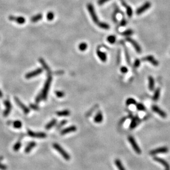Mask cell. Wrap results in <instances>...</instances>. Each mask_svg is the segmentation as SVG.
Instances as JSON below:
<instances>
[{"mask_svg":"<svg viewBox=\"0 0 170 170\" xmlns=\"http://www.w3.org/2000/svg\"><path fill=\"white\" fill-rule=\"evenodd\" d=\"M52 77L51 74H48L47 77L46 79V80L45 81L44 88L42 90V92L41 93V96H42V99L43 100H46L47 98V95L48 91H49L51 83L52 82Z\"/></svg>","mask_w":170,"mask_h":170,"instance_id":"obj_1","label":"cell"},{"mask_svg":"<svg viewBox=\"0 0 170 170\" xmlns=\"http://www.w3.org/2000/svg\"><path fill=\"white\" fill-rule=\"evenodd\" d=\"M53 147L55 150H56L66 160H69L71 159V156L69 155L60 146V145L57 143H54L53 144Z\"/></svg>","mask_w":170,"mask_h":170,"instance_id":"obj_2","label":"cell"},{"mask_svg":"<svg viewBox=\"0 0 170 170\" xmlns=\"http://www.w3.org/2000/svg\"><path fill=\"white\" fill-rule=\"evenodd\" d=\"M87 8L88 11H89V13L90 15L91 18H92L93 22L95 23L98 24L99 22V20L98 16H97L95 11L94 10L93 5L91 4H88L87 5Z\"/></svg>","mask_w":170,"mask_h":170,"instance_id":"obj_3","label":"cell"},{"mask_svg":"<svg viewBox=\"0 0 170 170\" xmlns=\"http://www.w3.org/2000/svg\"><path fill=\"white\" fill-rule=\"evenodd\" d=\"M128 139L129 142L130 143V145H132L133 149H134V150L138 154H140L141 153V149H140V148H139V147L138 146V144L136 143L135 139L132 136H129L128 138Z\"/></svg>","mask_w":170,"mask_h":170,"instance_id":"obj_4","label":"cell"},{"mask_svg":"<svg viewBox=\"0 0 170 170\" xmlns=\"http://www.w3.org/2000/svg\"><path fill=\"white\" fill-rule=\"evenodd\" d=\"M151 4L150 2H146L140 7H139L136 11V14L137 15H140L143 14L151 7Z\"/></svg>","mask_w":170,"mask_h":170,"instance_id":"obj_5","label":"cell"},{"mask_svg":"<svg viewBox=\"0 0 170 170\" xmlns=\"http://www.w3.org/2000/svg\"><path fill=\"white\" fill-rule=\"evenodd\" d=\"M168 151L169 149L167 147H162L151 150L150 152V154L151 155H157L159 154H165L168 153Z\"/></svg>","mask_w":170,"mask_h":170,"instance_id":"obj_6","label":"cell"},{"mask_svg":"<svg viewBox=\"0 0 170 170\" xmlns=\"http://www.w3.org/2000/svg\"><path fill=\"white\" fill-rule=\"evenodd\" d=\"M28 135L33 138H45L47 136L46 133L44 132H34L30 130H28Z\"/></svg>","mask_w":170,"mask_h":170,"instance_id":"obj_7","label":"cell"},{"mask_svg":"<svg viewBox=\"0 0 170 170\" xmlns=\"http://www.w3.org/2000/svg\"><path fill=\"white\" fill-rule=\"evenodd\" d=\"M42 72H43V69H42V68H37L36 69H35V71H33L28 73L25 75V78L26 79H29L37 76V75H40Z\"/></svg>","mask_w":170,"mask_h":170,"instance_id":"obj_8","label":"cell"},{"mask_svg":"<svg viewBox=\"0 0 170 170\" xmlns=\"http://www.w3.org/2000/svg\"><path fill=\"white\" fill-rule=\"evenodd\" d=\"M126 40L127 41H128L130 44H131L132 45V46H133V47L134 48V49L136 50L137 53H140L141 52V48L140 46V45L137 43V42H136V41L133 40V39L130 38H127Z\"/></svg>","mask_w":170,"mask_h":170,"instance_id":"obj_9","label":"cell"},{"mask_svg":"<svg viewBox=\"0 0 170 170\" xmlns=\"http://www.w3.org/2000/svg\"><path fill=\"white\" fill-rule=\"evenodd\" d=\"M142 61H147L150 62L151 64H152L154 66H159V62L154 58V57L153 56H147L145 57H143L141 59Z\"/></svg>","mask_w":170,"mask_h":170,"instance_id":"obj_10","label":"cell"},{"mask_svg":"<svg viewBox=\"0 0 170 170\" xmlns=\"http://www.w3.org/2000/svg\"><path fill=\"white\" fill-rule=\"evenodd\" d=\"M14 100H15V101H16V102L17 103V104L19 106V107H20L21 109L23 110V111L24 112V114H28L29 113V112H30L29 108L28 107H26V106L24 105L23 102H21V101L19 99H18V98H16V97H15Z\"/></svg>","mask_w":170,"mask_h":170,"instance_id":"obj_11","label":"cell"},{"mask_svg":"<svg viewBox=\"0 0 170 170\" xmlns=\"http://www.w3.org/2000/svg\"><path fill=\"white\" fill-rule=\"evenodd\" d=\"M4 104H5V105L6 109L4 112L3 115H4V117H7L10 114V112H11V109H12V105H11L10 101H9V100H7V99L5 100Z\"/></svg>","mask_w":170,"mask_h":170,"instance_id":"obj_12","label":"cell"},{"mask_svg":"<svg viewBox=\"0 0 170 170\" xmlns=\"http://www.w3.org/2000/svg\"><path fill=\"white\" fill-rule=\"evenodd\" d=\"M151 108H152L153 111H154L157 114H158L160 116H161L163 118H165L167 117V114H166V112H165L163 110H162L161 109L159 108L157 106L153 105Z\"/></svg>","mask_w":170,"mask_h":170,"instance_id":"obj_13","label":"cell"},{"mask_svg":"<svg viewBox=\"0 0 170 170\" xmlns=\"http://www.w3.org/2000/svg\"><path fill=\"white\" fill-rule=\"evenodd\" d=\"M8 19L11 21H14L19 24H23L25 22V19L23 17H15L13 16H10Z\"/></svg>","mask_w":170,"mask_h":170,"instance_id":"obj_14","label":"cell"},{"mask_svg":"<svg viewBox=\"0 0 170 170\" xmlns=\"http://www.w3.org/2000/svg\"><path fill=\"white\" fill-rule=\"evenodd\" d=\"M121 4L124 6V7L126 9V13L127 16L129 18H131L133 16V10L131 7H130L129 6L127 5L126 2L124 1V0H121Z\"/></svg>","mask_w":170,"mask_h":170,"instance_id":"obj_15","label":"cell"},{"mask_svg":"<svg viewBox=\"0 0 170 170\" xmlns=\"http://www.w3.org/2000/svg\"><path fill=\"white\" fill-rule=\"evenodd\" d=\"M77 130V127L75 126H71L70 127H68L67 128H66L64 129H63L61 132V135H65L66 134H68L69 133L74 132Z\"/></svg>","mask_w":170,"mask_h":170,"instance_id":"obj_16","label":"cell"},{"mask_svg":"<svg viewBox=\"0 0 170 170\" xmlns=\"http://www.w3.org/2000/svg\"><path fill=\"white\" fill-rule=\"evenodd\" d=\"M96 53L100 60L103 62H106L107 61V55L105 52H102L99 48H98L96 50Z\"/></svg>","mask_w":170,"mask_h":170,"instance_id":"obj_17","label":"cell"},{"mask_svg":"<svg viewBox=\"0 0 170 170\" xmlns=\"http://www.w3.org/2000/svg\"><path fill=\"white\" fill-rule=\"evenodd\" d=\"M154 160L155 161H156V162L160 163V164L162 165L163 166L165 167L166 169H169L170 168V166L168 164V163L165 161V160H163L161 158H160V157H154Z\"/></svg>","mask_w":170,"mask_h":170,"instance_id":"obj_18","label":"cell"},{"mask_svg":"<svg viewBox=\"0 0 170 170\" xmlns=\"http://www.w3.org/2000/svg\"><path fill=\"white\" fill-rule=\"evenodd\" d=\"M39 62H40V63L41 64L42 67H43V68L45 69V70L47 72V74H52V71H51L50 67L46 64V63L45 62L44 60L43 59H41L40 58V59H39Z\"/></svg>","mask_w":170,"mask_h":170,"instance_id":"obj_19","label":"cell"},{"mask_svg":"<svg viewBox=\"0 0 170 170\" xmlns=\"http://www.w3.org/2000/svg\"><path fill=\"white\" fill-rule=\"evenodd\" d=\"M94 122L96 123H100L102 122L103 121V115L101 111L98 112L95 115V117L94 118Z\"/></svg>","mask_w":170,"mask_h":170,"instance_id":"obj_20","label":"cell"},{"mask_svg":"<svg viewBox=\"0 0 170 170\" xmlns=\"http://www.w3.org/2000/svg\"><path fill=\"white\" fill-rule=\"evenodd\" d=\"M36 143L35 141H32L29 143L27 145V146L25 147V149H24V151L26 153H29L30 151H31L32 149L36 147Z\"/></svg>","mask_w":170,"mask_h":170,"instance_id":"obj_21","label":"cell"},{"mask_svg":"<svg viewBox=\"0 0 170 170\" xmlns=\"http://www.w3.org/2000/svg\"><path fill=\"white\" fill-rule=\"evenodd\" d=\"M149 80V89L150 91H153L155 88V80L153 77L149 76L148 78Z\"/></svg>","mask_w":170,"mask_h":170,"instance_id":"obj_22","label":"cell"},{"mask_svg":"<svg viewBox=\"0 0 170 170\" xmlns=\"http://www.w3.org/2000/svg\"><path fill=\"white\" fill-rule=\"evenodd\" d=\"M57 121L56 119L52 120L49 123L46 124V126H45V129L48 130L52 128L53 126H55V124L57 123Z\"/></svg>","mask_w":170,"mask_h":170,"instance_id":"obj_23","label":"cell"},{"mask_svg":"<svg viewBox=\"0 0 170 170\" xmlns=\"http://www.w3.org/2000/svg\"><path fill=\"white\" fill-rule=\"evenodd\" d=\"M70 111L68 110H65L63 111H60L56 112V114L59 116H68L70 115Z\"/></svg>","mask_w":170,"mask_h":170,"instance_id":"obj_24","label":"cell"},{"mask_svg":"<svg viewBox=\"0 0 170 170\" xmlns=\"http://www.w3.org/2000/svg\"><path fill=\"white\" fill-rule=\"evenodd\" d=\"M42 18V15L41 13H39L35 15L31 18V21L33 23H36L40 20Z\"/></svg>","mask_w":170,"mask_h":170,"instance_id":"obj_25","label":"cell"},{"mask_svg":"<svg viewBox=\"0 0 170 170\" xmlns=\"http://www.w3.org/2000/svg\"><path fill=\"white\" fill-rule=\"evenodd\" d=\"M115 165L117 166V168L119 170H126L124 167L123 166L122 162L121 161V160L119 159H116L115 161Z\"/></svg>","mask_w":170,"mask_h":170,"instance_id":"obj_26","label":"cell"},{"mask_svg":"<svg viewBox=\"0 0 170 170\" xmlns=\"http://www.w3.org/2000/svg\"><path fill=\"white\" fill-rule=\"evenodd\" d=\"M160 96V88H157L155 90V92L154 93V96H153V100L154 101H157V100L159 99Z\"/></svg>","mask_w":170,"mask_h":170,"instance_id":"obj_27","label":"cell"},{"mask_svg":"<svg viewBox=\"0 0 170 170\" xmlns=\"http://www.w3.org/2000/svg\"><path fill=\"white\" fill-rule=\"evenodd\" d=\"M138 123V121L137 120V118H133V119L131 121V123L130 124V126H129V128L130 129H133L135 128L136 126H137V124Z\"/></svg>","mask_w":170,"mask_h":170,"instance_id":"obj_28","label":"cell"},{"mask_svg":"<svg viewBox=\"0 0 170 170\" xmlns=\"http://www.w3.org/2000/svg\"><path fill=\"white\" fill-rule=\"evenodd\" d=\"M12 124H13V126L14 128L17 129H19L22 128V123L20 122V121H14L13 122H12Z\"/></svg>","mask_w":170,"mask_h":170,"instance_id":"obj_29","label":"cell"},{"mask_svg":"<svg viewBox=\"0 0 170 170\" xmlns=\"http://www.w3.org/2000/svg\"><path fill=\"white\" fill-rule=\"evenodd\" d=\"M99 27H100V28H101L102 29H105V30H107L108 29H110V25H108V24L104 23V22H99L98 23Z\"/></svg>","mask_w":170,"mask_h":170,"instance_id":"obj_30","label":"cell"},{"mask_svg":"<svg viewBox=\"0 0 170 170\" xmlns=\"http://www.w3.org/2000/svg\"><path fill=\"white\" fill-rule=\"evenodd\" d=\"M124 54H125V57H126V61H127V63H128V65H130V60L129 54L128 53V50H127V47L125 46H124Z\"/></svg>","mask_w":170,"mask_h":170,"instance_id":"obj_31","label":"cell"},{"mask_svg":"<svg viewBox=\"0 0 170 170\" xmlns=\"http://www.w3.org/2000/svg\"><path fill=\"white\" fill-rule=\"evenodd\" d=\"M116 40V36L114 35H110L107 38V41L111 44H114L115 43Z\"/></svg>","mask_w":170,"mask_h":170,"instance_id":"obj_32","label":"cell"},{"mask_svg":"<svg viewBox=\"0 0 170 170\" xmlns=\"http://www.w3.org/2000/svg\"><path fill=\"white\" fill-rule=\"evenodd\" d=\"M126 104L127 106H130L131 105H136V101L134 99L130 98H128V99L126 100Z\"/></svg>","mask_w":170,"mask_h":170,"instance_id":"obj_33","label":"cell"},{"mask_svg":"<svg viewBox=\"0 0 170 170\" xmlns=\"http://www.w3.org/2000/svg\"><path fill=\"white\" fill-rule=\"evenodd\" d=\"M88 48V45L86 42H81L79 45V49L81 51H86Z\"/></svg>","mask_w":170,"mask_h":170,"instance_id":"obj_34","label":"cell"},{"mask_svg":"<svg viewBox=\"0 0 170 170\" xmlns=\"http://www.w3.org/2000/svg\"><path fill=\"white\" fill-rule=\"evenodd\" d=\"M133 33H134V32H133V31L132 29H128V30H125V31L121 33V35H123V36H130V35H133Z\"/></svg>","mask_w":170,"mask_h":170,"instance_id":"obj_35","label":"cell"},{"mask_svg":"<svg viewBox=\"0 0 170 170\" xmlns=\"http://www.w3.org/2000/svg\"><path fill=\"white\" fill-rule=\"evenodd\" d=\"M22 147V143H21L20 141H18L17 142L16 144H14L13 146V150L15 151H17L20 149V147Z\"/></svg>","mask_w":170,"mask_h":170,"instance_id":"obj_36","label":"cell"},{"mask_svg":"<svg viewBox=\"0 0 170 170\" xmlns=\"http://www.w3.org/2000/svg\"><path fill=\"white\" fill-rule=\"evenodd\" d=\"M136 108L138 109V110L139 111H145L146 110V108L144 106L143 104H141V103H139V104H136Z\"/></svg>","mask_w":170,"mask_h":170,"instance_id":"obj_37","label":"cell"},{"mask_svg":"<svg viewBox=\"0 0 170 170\" xmlns=\"http://www.w3.org/2000/svg\"><path fill=\"white\" fill-rule=\"evenodd\" d=\"M54 13H53L52 12H49L47 14V16H46L47 19L49 21L53 20V18H54Z\"/></svg>","mask_w":170,"mask_h":170,"instance_id":"obj_38","label":"cell"},{"mask_svg":"<svg viewBox=\"0 0 170 170\" xmlns=\"http://www.w3.org/2000/svg\"><path fill=\"white\" fill-rule=\"evenodd\" d=\"M67 120H63V121H62L59 124H58V125H57L56 126V128L57 129H61L63 126L65 125V124L67 123Z\"/></svg>","mask_w":170,"mask_h":170,"instance_id":"obj_39","label":"cell"},{"mask_svg":"<svg viewBox=\"0 0 170 170\" xmlns=\"http://www.w3.org/2000/svg\"><path fill=\"white\" fill-rule=\"evenodd\" d=\"M55 94L56 95V96L58 97V98H63V97H64L65 94L64 92H62V91H56L55 92Z\"/></svg>","mask_w":170,"mask_h":170,"instance_id":"obj_40","label":"cell"},{"mask_svg":"<svg viewBox=\"0 0 170 170\" xmlns=\"http://www.w3.org/2000/svg\"><path fill=\"white\" fill-rule=\"evenodd\" d=\"M141 61L139 59H136L134 62V68H138L140 65Z\"/></svg>","mask_w":170,"mask_h":170,"instance_id":"obj_41","label":"cell"},{"mask_svg":"<svg viewBox=\"0 0 170 170\" xmlns=\"http://www.w3.org/2000/svg\"><path fill=\"white\" fill-rule=\"evenodd\" d=\"M29 106H30V107L32 109V110H36V111L39 110V107L38 105H36L35 104H29Z\"/></svg>","mask_w":170,"mask_h":170,"instance_id":"obj_42","label":"cell"},{"mask_svg":"<svg viewBox=\"0 0 170 170\" xmlns=\"http://www.w3.org/2000/svg\"><path fill=\"white\" fill-rule=\"evenodd\" d=\"M42 99V96H41V94H39L37 95V96L36 97L35 99V102L36 104H39V102L41 101V100Z\"/></svg>","mask_w":170,"mask_h":170,"instance_id":"obj_43","label":"cell"},{"mask_svg":"<svg viewBox=\"0 0 170 170\" xmlns=\"http://www.w3.org/2000/svg\"><path fill=\"white\" fill-rule=\"evenodd\" d=\"M120 71H121V72L122 73L125 74V73H127L128 72V68H127V67H126L123 66V67H122L121 68Z\"/></svg>","mask_w":170,"mask_h":170,"instance_id":"obj_44","label":"cell"},{"mask_svg":"<svg viewBox=\"0 0 170 170\" xmlns=\"http://www.w3.org/2000/svg\"><path fill=\"white\" fill-rule=\"evenodd\" d=\"M127 20L125 19H124V18H123V19H122L121 21L120 26H126L127 25Z\"/></svg>","mask_w":170,"mask_h":170,"instance_id":"obj_45","label":"cell"},{"mask_svg":"<svg viewBox=\"0 0 170 170\" xmlns=\"http://www.w3.org/2000/svg\"><path fill=\"white\" fill-rule=\"evenodd\" d=\"M109 1H110V0H98V3L99 5H102Z\"/></svg>","mask_w":170,"mask_h":170,"instance_id":"obj_46","label":"cell"},{"mask_svg":"<svg viewBox=\"0 0 170 170\" xmlns=\"http://www.w3.org/2000/svg\"><path fill=\"white\" fill-rule=\"evenodd\" d=\"M7 169V167L6 165L2 164L1 163H0V169L1 170H6Z\"/></svg>","mask_w":170,"mask_h":170,"instance_id":"obj_47","label":"cell"},{"mask_svg":"<svg viewBox=\"0 0 170 170\" xmlns=\"http://www.w3.org/2000/svg\"><path fill=\"white\" fill-rule=\"evenodd\" d=\"M54 74H56V75H62L63 73H64V72L63 71H58L57 72H55L54 73Z\"/></svg>","mask_w":170,"mask_h":170,"instance_id":"obj_48","label":"cell"},{"mask_svg":"<svg viewBox=\"0 0 170 170\" xmlns=\"http://www.w3.org/2000/svg\"><path fill=\"white\" fill-rule=\"evenodd\" d=\"M2 97H3V94H2L1 91L0 90V98H2Z\"/></svg>","mask_w":170,"mask_h":170,"instance_id":"obj_49","label":"cell"},{"mask_svg":"<svg viewBox=\"0 0 170 170\" xmlns=\"http://www.w3.org/2000/svg\"><path fill=\"white\" fill-rule=\"evenodd\" d=\"M165 170H169V169H165Z\"/></svg>","mask_w":170,"mask_h":170,"instance_id":"obj_50","label":"cell"}]
</instances>
